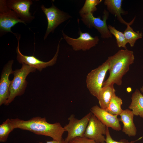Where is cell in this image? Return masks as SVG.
<instances>
[{
    "instance_id": "cell-3",
    "label": "cell",
    "mask_w": 143,
    "mask_h": 143,
    "mask_svg": "<svg viewBox=\"0 0 143 143\" xmlns=\"http://www.w3.org/2000/svg\"><path fill=\"white\" fill-rule=\"evenodd\" d=\"M21 68L14 71V77L11 81L9 89V95L6 105H8L18 96L23 95L27 87L26 78L30 73L36 69L25 64H22Z\"/></svg>"
},
{
    "instance_id": "cell-1",
    "label": "cell",
    "mask_w": 143,
    "mask_h": 143,
    "mask_svg": "<svg viewBox=\"0 0 143 143\" xmlns=\"http://www.w3.org/2000/svg\"><path fill=\"white\" fill-rule=\"evenodd\" d=\"M10 119L15 129L19 128L28 131L37 135L50 137L55 140L60 141L63 139L65 131L59 122L49 123L47 122L45 117L39 116L28 120L18 118Z\"/></svg>"
},
{
    "instance_id": "cell-7",
    "label": "cell",
    "mask_w": 143,
    "mask_h": 143,
    "mask_svg": "<svg viewBox=\"0 0 143 143\" xmlns=\"http://www.w3.org/2000/svg\"><path fill=\"white\" fill-rule=\"evenodd\" d=\"M92 114L90 112L80 119L75 118L74 114L68 118V123L63 127L65 132H68L65 139L68 143L73 138L77 137H84V133L90 118Z\"/></svg>"
},
{
    "instance_id": "cell-25",
    "label": "cell",
    "mask_w": 143,
    "mask_h": 143,
    "mask_svg": "<svg viewBox=\"0 0 143 143\" xmlns=\"http://www.w3.org/2000/svg\"><path fill=\"white\" fill-rule=\"evenodd\" d=\"M68 143H97L95 141L84 137H77L70 141Z\"/></svg>"
},
{
    "instance_id": "cell-22",
    "label": "cell",
    "mask_w": 143,
    "mask_h": 143,
    "mask_svg": "<svg viewBox=\"0 0 143 143\" xmlns=\"http://www.w3.org/2000/svg\"><path fill=\"white\" fill-rule=\"evenodd\" d=\"M102 1V0H86L83 6L79 11L80 15L93 14L97 10V6Z\"/></svg>"
},
{
    "instance_id": "cell-6",
    "label": "cell",
    "mask_w": 143,
    "mask_h": 143,
    "mask_svg": "<svg viewBox=\"0 0 143 143\" xmlns=\"http://www.w3.org/2000/svg\"><path fill=\"white\" fill-rule=\"evenodd\" d=\"M26 24L20 19L15 12L7 6L6 0H0V34L2 36L10 33L16 36V33L12 32L11 28L18 23Z\"/></svg>"
},
{
    "instance_id": "cell-21",
    "label": "cell",
    "mask_w": 143,
    "mask_h": 143,
    "mask_svg": "<svg viewBox=\"0 0 143 143\" xmlns=\"http://www.w3.org/2000/svg\"><path fill=\"white\" fill-rule=\"evenodd\" d=\"M14 129L10 119L8 118L3 122L0 125V142H6L10 133Z\"/></svg>"
},
{
    "instance_id": "cell-24",
    "label": "cell",
    "mask_w": 143,
    "mask_h": 143,
    "mask_svg": "<svg viewBox=\"0 0 143 143\" xmlns=\"http://www.w3.org/2000/svg\"><path fill=\"white\" fill-rule=\"evenodd\" d=\"M105 143H135L136 142L141 140L143 137V136L140 137L138 139L134 140L129 141L126 139H121L119 141H116L112 138L109 129V128L107 127L106 134Z\"/></svg>"
},
{
    "instance_id": "cell-4",
    "label": "cell",
    "mask_w": 143,
    "mask_h": 143,
    "mask_svg": "<svg viewBox=\"0 0 143 143\" xmlns=\"http://www.w3.org/2000/svg\"><path fill=\"white\" fill-rule=\"evenodd\" d=\"M109 68V63L107 60L97 68L92 70L86 76L87 87L90 94L97 99Z\"/></svg>"
},
{
    "instance_id": "cell-2",
    "label": "cell",
    "mask_w": 143,
    "mask_h": 143,
    "mask_svg": "<svg viewBox=\"0 0 143 143\" xmlns=\"http://www.w3.org/2000/svg\"><path fill=\"white\" fill-rule=\"evenodd\" d=\"M108 60L109 65V76L104 82L102 87L111 84L120 86L122 78L129 70L130 66L134 62L133 52L127 49L119 50L112 56L109 57Z\"/></svg>"
},
{
    "instance_id": "cell-5",
    "label": "cell",
    "mask_w": 143,
    "mask_h": 143,
    "mask_svg": "<svg viewBox=\"0 0 143 143\" xmlns=\"http://www.w3.org/2000/svg\"><path fill=\"white\" fill-rule=\"evenodd\" d=\"M41 8L47 21V27L43 38L44 40L50 33H53L60 24L72 17L69 14L59 9L52 2V6L48 8L46 7L44 5H42Z\"/></svg>"
},
{
    "instance_id": "cell-9",
    "label": "cell",
    "mask_w": 143,
    "mask_h": 143,
    "mask_svg": "<svg viewBox=\"0 0 143 143\" xmlns=\"http://www.w3.org/2000/svg\"><path fill=\"white\" fill-rule=\"evenodd\" d=\"M62 33L63 38L75 51L89 50L97 44L99 41L97 36L93 37L89 33H83L81 30L79 32V37L76 38L68 36L62 30Z\"/></svg>"
},
{
    "instance_id": "cell-23",
    "label": "cell",
    "mask_w": 143,
    "mask_h": 143,
    "mask_svg": "<svg viewBox=\"0 0 143 143\" xmlns=\"http://www.w3.org/2000/svg\"><path fill=\"white\" fill-rule=\"evenodd\" d=\"M108 28L112 35L115 37L118 47H122L125 49H127L126 45L127 43L123 33L120 32L115 29V27L109 25Z\"/></svg>"
},
{
    "instance_id": "cell-11",
    "label": "cell",
    "mask_w": 143,
    "mask_h": 143,
    "mask_svg": "<svg viewBox=\"0 0 143 143\" xmlns=\"http://www.w3.org/2000/svg\"><path fill=\"white\" fill-rule=\"evenodd\" d=\"M106 127L93 114L89 120L84 137L97 143H105Z\"/></svg>"
},
{
    "instance_id": "cell-16",
    "label": "cell",
    "mask_w": 143,
    "mask_h": 143,
    "mask_svg": "<svg viewBox=\"0 0 143 143\" xmlns=\"http://www.w3.org/2000/svg\"><path fill=\"white\" fill-rule=\"evenodd\" d=\"M122 0H105L104 4L106 6L107 9L109 12L114 15L117 18L119 22L126 25H132L135 19V17L129 23L126 22L121 16V14H127L122 8Z\"/></svg>"
},
{
    "instance_id": "cell-12",
    "label": "cell",
    "mask_w": 143,
    "mask_h": 143,
    "mask_svg": "<svg viewBox=\"0 0 143 143\" xmlns=\"http://www.w3.org/2000/svg\"><path fill=\"white\" fill-rule=\"evenodd\" d=\"M6 2L7 6L26 24L31 22L34 19L30 11V7L33 4L32 0H8Z\"/></svg>"
},
{
    "instance_id": "cell-13",
    "label": "cell",
    "mask_w": 143,
    "mask_h": 143,
    "mask_svg": "<svg viewBox=\"0 0 143 143\" xmlns=\"http://www.w3.org/2000/svg\"><path fill=\"white\" fill-rule=\"evenodd\" d=\"M90 110L91 112L106 127L111 128L117 131H119L122 129L120 123V118H118V116L110 114L97 105L93 106Z\"/></svg>"
},
{
    "instance_id": "cell-18",
    "label": "cell",
    "mask_w": 143,
    "mask_h": 143,
    "mask_svg": "<svg viewBox=\"0 0 143 143\" xmlns=\"http://www.w3.org/2000/svg\"><path fill=\"white\" fill-rule=\"evenodd\" d=\"M131 101L128 108L134 115L139 116L143 118V95L140 91L136 89L133 93Z\"/></svg>"
},
{
    "instance_id": "cell-20",
    "label": "cell",
    "mask_w": 143,
    "mask_h": 143,
    "mask_svg": "<svg viewBox=\"0 0 143 143\" xmlns=\"http://www.w3.org/2000/svg\"><path fill=\"white\" fill-rule=\"evenodd\" d=\"M131 25H127V27L123 32L126 39L131 47L134 46L136 41L142 37V33L139 31L135 32L130 26Z\"/></svg>"
},
{
    "instance_id": "cell-27",
    "label": "cell",
    "mask_w": 143,
    "mask_h": 143,
    "mask_svg": "<svg viewBox=\"0 0 143 143\" xmlns=\"http://www.w3.org/2000/svg\"><path fill=\"white\" fill-rule=\"evenodd\" d=\"M140 90L141 92L143 93V86L141 88Z\"/></svg>"
},
{
    "instance_id": "cell-8",
    "label": "cell",
    "mask_w": 143,
    "mask_h": 143,
    "mask_svg": "<svg viewBox=\"0 0 143 143\" xmlns=\"http://www.w3.org/2000/svg\"><path fill=\"white\" fill-rule=\"evenodd\" d=\"M17 40V45L16 49L17 54V60L20 64H24L34 68L41 72L43 69L53 66L56 62L60 48V43L62 39L61 38L59 41L55 54L53 58L47 62H44L40 60L33 55L27 56L23 55L19 49L20 35L16 37Z\"/></svg>"
},
{
    "instance_id": "cell-14",
    "label": "cell",
    "mask_w": 143,
    "mask_h": 143,
    "mask_svg": "<svg viewBox=\"0 0 143 143\" xmlns=\"http://www.w3.org/2000/svg\"><path fill=\"white\" fill-rule=\"evenodd\" d=\"M14 60H9L4 66L2 72L0 80V106L6 105L9 95V89L11 81L10 75L13 74L12 67Z\"/></svg>"
},
{
    "instance_id": "cell-17",
    "label": "cell",
    "mask_w": 143,
    "mask_h": 143,
    "mask_svg": "<svg viewBox=\"0 0 143 143\" xmlns=\"http://www.w3.org/2000/svg\"><path fill=\"white\" fill-rule=\"evenodd\" d=\"M114 84H111L102 87L99 94L97 99L100 107L105 110L107 108L113 96L115 94Z\"/></svg>"
},
{
    "instance_id": "cell-26",
    "label": "cell",
    "mask_w": 143,
    "mask_h": 143,
    "mask_svg": "<svg viewBox=\"0 0 143 143\" xmlns=\"http://www.w3.org/2000/svg\"><path fill=\"white\" fill-rule=\"evenodd\" d=\"M39 143H43L42 142H40ZM45 143H68L65 140V139H62L60 141H56L53 140L50 141H47Z\"/></svg>"
},
{
    "instance_id": "cell-19",
    "label": "cell",
    "mask_w": 143,
    "mask_h": 143,
    "mask_svg": "<svg viewBox=\"0 0 143 143\" xmlns=\"http://www.w3.org/2000/svg\"><path fill=\"white\" fill-rule=\"evenodd\" d=\"M122 104L121 99L115 94L112 97L106 110L112 115H119L123 110L121 108Z\"/></svg>"
},
{
    "instance_id": "cell-10",
    "label": "cell",
    "mask_w": 143,
    "mask_h": 143,
    "mask_svg": "<svg viewBox=\"0 0 143 143\" xmlns=\"http://www.w3.org/2000/svg\"><path fill=\"white\" fill-rule=\"evenodd\" d=\"M102 20L100 16L94 17L93 14H89L80 15L81 20L83 23L89 28L94 27L101 34L102 38H109L112 37L106 23L109 16V12L105 9L104 10Z\"/></svg>"
},
{
    "instance_id": "cell-15",
    "label": "cell",
    "mask_w": 143,
    "mask_h": 143,
    "mask_svg": "<svg viewBox=\"0 0 143 143\" xmlns=\"http://www.w3.org/2000/svg\"><path fill=\"white\" fill-rule=\"evenodd\" d=\"M119 115L120 121L123 124L122 132L129 137L135 136L137 130L133 121L134 115L132 111L128 109L123 110Z\"/></svg>"
}]
</instances>
